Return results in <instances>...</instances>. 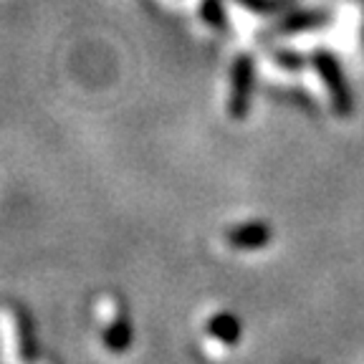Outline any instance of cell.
I'll return each mask as SVG.
<instances>
[{"label": "cell", "mask_w": 364, "mask_h": 364, "mask_svg": "<svg viewBox=\"0 0 364 364\" xmlns=\"http://www.w3.org/2000/svg\"><path fill=\"white\" fill-rule=\"evenodd\" d=\"M200 18L213 28H223L225 26V11H223L220 0H203L200 3Z\"/></svg>", "instance_id": "cell-7"}, {"label": "cell", "mask_w": 364, "mask_h": 364, "mask_svg": "<svg viewBox=\"0 0 364 364\" xmlns=\"http://www.w3.org/2000/svg\"><path fill=\"white\" fill-rule=\"evenodd\" d=\"M210 334L218 336V341L223 344H233L240 336V326L233 316H215L210 321Z\"/></svg>", "instance_id": "cell-6"}, {"label": "cell", "mask_w": 364, "mask_h": 364, "mask_svg": "<svg viewBox=\"0 0 364 364\" xmlns=\"http://www.w3.org/2000/svg\"><path fill=\"white\" fill-rule=\"evenodd\" d=\"M253 79H256V66L250 53H240L230 68V97H228V114L233 119H243L250 109L253 97Z\"/></svg>", "instance_id": "cell-2"}, {"label": "cell", "mask_w": 364, "mask_h": 364, "mask_svg": "<svg viewBox=\"0 0 364 364\" xmlns=\"http://www.w3.org/2000/svg\"><path fill=\"white\" fill-rule=\"evenodd\" d=\"M235 3L248 8L250 13H261V16H271V13H279L284 8L281 0H235Z\"/></svg>", "instance_id": "cell-8"}, {"label": "cell", "mask_w": 364, "mask_h": 364, "mask_svg": "<svg viewBox=\"0 0 364 364\" xmlns=\"http://www.w3.org/2000/svg\"><path fill=\"white\" fill-rule=\"evenodd\" d=\"M97 309H99V318H102V336H104V341H107V347L117 354L127 352L132 341V331H129V324H127L124 309H122L119 301L112 299V296L99 299Z\"/></svg>", "instance_id": "cell-3"}, {"label": "cell", "mask_w": 364, "mask_h": 364, "mask_svg": "<svg viewBox=\"0 0 364 364\" xmlns=\"http://www.w3.org/2000/svg\"><path fill=\"white\" fill-rule=\"evenodd\" d=\"M276 63L284 68H289V71H299V68H304V56L301 53H294V51H279L276 53Z\"/></svg>", "instance_id": "cell-9"}, {"label": "cell", "mask_w": 364, "mask_h": 364, "mask_svg": "<svg viewBox=\"0 0 364 364\" xmlns=\"http://www.w3.org/2000/svg\"><path fill=\"white\" fill-rule=\"evenodd\" d=\"M311 63L316 68V74L321 76L326 91H329L331 99V109H334L339 117H349L354 112V97L352 89L347 84V76H344V68L336 61V56L331 51H314Z\"/></svg>", "instance_id": "cell-1"}, {"label": "cell", "mask_w": 364, "mask_h": 364, "mask_svg": "<svg viewBox=\"0 0 364 364\" xmlns=\"http://www.w3.org/2000/svg\"><path fill=\"white\" fill-rule=\"evenodd\" d=\"M225 243L230 248H238V250H253V248H261L271 240V228L266 223H245V225H235L230 230H225Z\"/></svg>", "instance_id": "cell-4"}, {"label": "cell", "mask_w": 364, "mask_h": 364, "mask_svg": "<svg viewBox=\"0 0 364 364\" xmlns=\"http://www.w3.org/2000/svg\"><path fill=\"white\" fill-rule=\"evenodd\" d=\"M329 21V13L324 11H301V13H294L289 16L286 21H281L273 33H301V31H314V28H321L324 23Z\"/></svg>", "instance_id": "cell-5"}]
</instances>
